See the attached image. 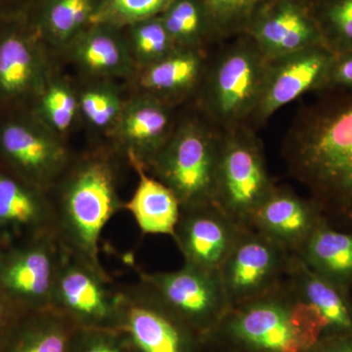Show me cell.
<instances>
[{
    "label": "cell",
    "mask_w": 352,
    "mask_h": 352,
    "mask_svg": "<svg viewBox=\"0 0 352 352\" xmlns=\"http://www.w3.org/2000/svg\"><path fill=\"white\" fill-rule=\"evenodd\" d=\"M324 91L289 135L287 157L326 221L352 233V89Z\"/></svg>",
    "instance_id": "cell-1"
},
{
    "label": "cell",
    "mask_w": 352,
    "mask_h": 352,
    "mask_svg": "<svg viewBox=\"0 0 352 352\" xmlns=\"http://www.w3.org/2000/svg\"><path fill=\"white\" fill-rule=\"evenodd\" d=\"M117 173L107 153H89L71 162L51 188L54 232L65 251L101 263L102 231L124 208Z\"/></svg>",
    "instance_id": "cell-2"
},
{
    "label": "cell",
    "mask_w": 352,
    "mask_h": 352,
    "mask_svg": "<svg viewBox=\"0 0 352 352\" xmlns=\"http://www.w3.org/2000/svg\"><path fill=\"white\" fill-rule=\"evenodd\" d=\"M328 329L324 317L288 281L230 308L217 332L250 352H310Z\"/></svg>",
    "instance_id": "cell-3"
},
{
    "label": "cell",
    "mask_w": 352,
    "mask_h": 352,
    "mask_svg": "<svg viewBox=\"0 0 352 352\" xmlns=\"http://www.w3.org/2000/svg\"><path fill=\"white\" fill-rule=\"evenodd\" d=\"M219 135L198 120H185L148 170L175 194L182 210L214 204Z\"/></svg>",
    "instance_id": "cell-4"
},
{
    "label": "cell",
    "mask_w": 352,
    "mask_h": 352,
    "mask_svg": "<svg viewBox=\"0 0 352 352\" xmlns=\"http://www.w3.org/2000/svg\"><path fill=\"white\" fill-rule=\"evenodd\" d=\"M274 188L258 140L241 126L219 136L214 204L244 228Z\"/></svg>",
    "instance_id": "cell-5"
},
{
    "label": "cell",
    "mask_w": 352,
    "mask_h": 352,
    "mask_svg": "<svg viewBox=\"0 0 352 352\" xmlns=\"http://www.w3.org/2000/svg\"><path fill=\"white\" fill-rule=\"evenodd\" d=\"M270 61L254 41L234 46L224 52L208 76L206 106L215 122L229 127L256 111L263 94Z\"/></svg>",
    "instance_id": "cell-6"
},
{
    "label": "cell",
    "mask_w": 352,
    "mask_h": 352,
    "mask_svg": "<svg viewBox=\"0 0 352 352\" xmlns=\"http://www.w3.org/2000/svg\"><path fill=\"white\" fill-rule=\"evenodd\" d=\"M139 278L201 339L217 332L230 310L219 270L185 263L170 272H140Z\"/></svg>",
    "instance_id": "cell-7"
},
{
    "label": "cell",
    "mask_w": 352,
    "mask_h": 352,
    "mask_svg": "<svg viewBox=\"0 0 352 352\" xmlns=\"http://www.w3.org/2000/svg\"><path fill=\"white\" fill-rule=\"evenodd\" d=\"M119 302L120 288L113 286L101 263L64 251L53 287L52 308L80 328L116 329Z\"/></svg>",
    "instance_id": "cell-8"
},
{
    "label": "cell",
    "mask_w": 352,
    "mask_h": 352,
    "mask_svg": "<svg viewBox=\"0 0 352 352\" xmlns=\"http://www.w3.org/2000/svg\"><path fill=\"white\" fill-rule=\"evenodd\" d=\"M116 329L135 352H196L201 339L140 280L120 287Z\"/></svg>",
    "instance_id": "cell-9"
},
{
    "label": "cell",
    "mask_w": 352,
    "mask_h": 352,
    "mask_svg": "<svg viewBox=\"0 0 352 352\" xmlns=\"http://www.w3.org/2000/svg\"><path fill=\"white\" fill-rule=\"evenodd\" d=\"M0 155L14 175L47 192L71 163L62 138L34 116H17L0 124Z\"/></svg>",
    "instance_id": "cell-10"
},
{
    "label": "cell",
    "mask_w": 352,
    "mask_h": 352,
    "mask_svg": "<svg viewBox=\"0 0 352 352\" xmlns=\"http://www.w3.org/2000/svg\"><path fill=\"white\" fill-rule=\"evenodd\" d=\"M291 256L258 231L244 229L219 270L230 307L276 288L287 274Z\"/></svg>",
    "instance_id": "cell-11"
},
{
    "label": "cell",
    "mask_w": 352,
    "mask_h": 352,
    "mask_svg": "<svg viewBox=\"0 0 352 352\" xmlns=\"http://www.w3.org/2000/svg\"><path fill=\"white\" fill-rule=\"evenodd\" d=\"M64 248L54 231L32 238L31 244L0 259V289L28 312L52 308V292Z\"/></svg>",
    "instance_id": "cell-12"
},
{
    "label": "cell",
    "mask_w": 352,
    "mask_h": 352,
    "mask_svg": "<svg viewBox=\"0 0 352 352\" xmlns=\"http://www.w3.org/2000/svg\"><path fill=\"white\" fill-rule=\"evenodd\" d=\"M335 54L317 45L271 60L263 94L254 113L264 122L287 104L311 90H323Z\"/></svg>",
    "instance_id": "cell-13"
},
{
    "label": "cell",
    "mask_w": 352,
    "mask_h": 352,
    "mask_svg": "<svg viewBox=\"0 0 352 352\" xmlns=\"http://www.w3.org/2000/svg\"><path fill=\"white\" fill-rule=\"evenodd\" d=\"M244 229L214 204H210L182 210L173 238L185 263L219 270Z\"/></svg>",
    "instance_id": "cell-14"
},
{
    "label": "cell",
    "mask_w": 352,
    "mask_h": 352,
    "mask_svg": "<svg viewBox=\"0 0 352 352\" xmlns=\"http://www.w3.org/2000/svg\"><path fill=\"white\" fill-rule=\"evenodd\" d=\"M171 126L170 108L163 99L144 92L126 101L111 132L129 163L147 170L170 139Z\"/></svg>",
    "instance_id": "cell-15"
},
{
    "label": "cell",
    "mask_w": 352,
    "mask_h": 352,
    "mask_svg": "<svg viewBox=\"0 0 352 352\" xmlns=\"http://www.w3.org/2000/svg\"><path fill=\"white\" fill-rule=\"evenodd\" d=\"M324 220L312 199L274 187L254 212L251 228L289 254H298Z\"/></svg>",
    "instance_id": "cell-16"
},
{
    "label": "cell",
    "mask_w": 352,
    "mask_h": 352,
    "mask_svg": "<svg viewBox=\"0 0 352 352\" xmlns=\"http://www.w3.org/2000/svg\"><path fill=\"white\" fill-rule=\"evenodd\" d=\"M252 36L268 61L325 45L314 14L291 0H282L270 8H263L252 22Z\"/></svg>",
    "instance_id": "cell-17"
},
{
    "label": "cell",
    "mask_w": 352,
    "mask_h": 352,
    "mask_svg": "<svg viewBox=\"0 0 352 352\" xmlns=\"http://www.w3.org/2000/svg\"><path fill=\"white\" fill-rule=\"evenodd\" d=\"M51 74L38 39L18 28L0 34V101L34 97Z\"/></svg>",
    "instance_id": "cell-18"
},
{
    "label": "cell",
    "mask_w": 352,
    "mask_h": 352,
    "mask_svg": "<svg viewBox=\"0 0 352 352\" xmlns=\"http://www.w3.org/2000/svg\"><path fill=\"white\" fill-rule=\"evenodd\" d=\"M120 30L104 24L88 25L65 51L78 68L95 78H131L138 68Z\"/></svg>",
    "instance_id": "cell-19"
},
{
    "label": "cell",
    "mask_w": 352,
    "mask_h": 352,
    "mask_svg": "<svg viewBox=\"0 0 352 352\" xmlns=\"http://www.w3.org/2000/svg\"><path fill=\"white\" fill-rule=\"evenodd\" d=\"M287 275L298 296L327 321V336L352 333L351 292L315 272L296 254H292Z\"/></svg>",
    "instance_id": "cell-20"
},
{
    "label": "cell",
    "mask_w": 352,
    "mask_h": 352,
    "mask_svg": "<svg viewBox=\"0 0 352 352\" xmlns=\"http://www.w3.org/2000/svg\"><path fill=\"white\" fill-rule=\"evenodd\" d=\"M29 229L34 236L54 231L50 192L0 170V228Z\"/></svg>",
    "instance_id": "cell-21"
},
{
    "label": "cell",
    "mask_w": 352,
    "mask_h": 352,
    "mask_svg": "<svg viewBox=\"0 0 352 352\" xmlns=\"http://www.w3.org/2000/svg\"><path fill=\"white\" fill-rule=\"evenodd\" d=\"M0 342V352H71L78 326L54 308L27 312Z\"/></svg>",
    "instance_id": "cell-22"
},
{
    "label": "cell",
    "mask_w": 352,
    "mask_h": 352,
    "mask_svg": "<svg viewBox=\"0 0 352 352\" xmlns=\"http://www.w3.org/2000/svg\"><path fill=\"white\" fill-rule=\"evenodd\" d=\"M139 182L131 200L124 204L144 234L173 237L182 214L177 197L163 182L148 175L140 164H131Z\"/></svg>",
    "instance_id": "cell-23"
},
{
    "label": "cell",
    "mask_w": 352,
    "mask_h": 352,
    "mask_svg": "<svg viewBox=\"0 0 352 352\" xmlns=\"http://www.w3.org/2000/svg\"><path fill=\"white\" fill-rule=\"evenodd\" d=\"M296 254L308 267L351 293V232L335 228L324 220Z\"/></svg>",
    "instance_id": "cell-24"
},
{
    "label": "cell",
    "mask_w": 352,
    "mask_h": 352,
    "mask_svg": "<svg viewBox=\"0 0 352 352\" xmlns=\"http://www.w3.org/2000/svg\"><path fill=\"white\" fill-rule=\"evenodd\" d=\"M203 56L197 48L177 47L141 69L139 83L146 94L163 99L187 94L200 80Z\"/></svg>",
    "instance_id": "cell-25"
},
{
    "label": "cell",
    "mask_w": 352,
    "mask_h": 352,
    "mask_svg": "<svg viewBox=\"0 0 352 352\" xmlns=\"http://www.w3.org/2000/svg\"><path fill=\"white\" fill-rule=\"evenodd\" d=\"M102 0H45L39 30L54 47L66 50L74 39L91 25Z\"/></svg>",
    "instance_id": "cell-26"
},
{
    "label": "cell",
    "mask_w": 352,
    "mask_h": 352,
    "mask_svg": "<svg viewBox=\"0 0 352 352\" xmlns=\"http://www.w3.org/2000/svg\"><path fill=\"white\" fill-rule=\"evenodd\" d=\"M36 99L34 117L62 138L80 113L78 92L63 78L50 75Z\"/></svg>",
    "instance_id": "cell-27"
},
{
    "label": "cell",
    "mask_w": 352,
    "mask_h": 352,
    "mask_svg": "<svg viewBox=\"0 0 352 352\" xmlns=\"http://www.w3.org/2000/svg\"><path fill=\"white\" fill-rule=\"evenodd\" d=\"M160 17L176 47H198L210 25L203 0H173Z\"/></svg>",
    "instance_id": "cell-28"
},
{
    "label": "cell",
    "mask_w": 352,
    "mask_h": 352,
    "mask_svg": "<svg viewBox=\"0 0 352 352\" xmlns=\"http://www.w3.org/2000/svg\"><path fill=\"white\" fill-rule=\"evenodd\" d=\"M78 98L80 115L94 129L101 131H112L126 103L119 88L102 78L82 88Z\"/></svg>",
    "instance_id": "cell-29"
},
{
    "label": "cell",
    "mask_w": 352,
    "mask_h": 352,
    "mask_svg": "<svg viewBox=\"0 0 352 352\" xmlns=\"http://www.w3.org/2000/svg\"><path fill=\"white\" fill-rule=\"evenodd\" d=\"M127 29V44L138 69L156 63L177 48L160 16L141 21Z\"/></svg>",
    "instance_id": "cell-30"
},
{
    "label": "cell",
    "mask_w": 352,
    "mask_h": 352,
    "mask_svg": "<svg viewBox=\"0 0 352 352\" xmlns=\"http://www.w3.org/2000/svg\"><path fill=\"white\" fill-rule=\"evenodd\" d=\"M312 14L336 56L352 52V0H319Z\"/></svg>",
    "instance_id": "cell-31"
},
{
    "label": "cell",
    "mask_w": 352,
    "mask_h": 352,
    "mask_svg": "<svg viewBox=\"0 0 352 352\" xmlns=\"http://www.w3.org/2000/svg\"><path fill=\"white\" fill-rule=\"evenodd\" d=\"M173 0H102L92 18V24H104L122 29L157 17Z\"/></svg>",
    "instance_id": "cell-32"
},
{
    "label": "cell",
    "mask_w": 352,
    "mask_h": 352,
    "mask_svg": "<svg viewBox=\"0 0 352 352\" xmlns=\"http://www.w3.org/2000/svg\"><path fill=\"white\" fill-rule=\"evenodd\" d=\"M210 25L219 32L248 27L261 12L267 0H203Z\"/></svg>",
    "instance_id": "cell-33"
},
{
    "label": "cell",
    "mask_w": 352,
    "mask_h": 352,
    "mask_svg": "<svg viewBox=\"0 0 352 352\" xmlns=\"http://www.w3.org/2000/svg\"><path fill=\"white\" fill-rule=\"evenodd\" d=\"M71 352H135L118 329L78 328Z\"/></svg>",
    "instance_id": "cell-34"
},
{
    "label": "cell",
    "mask_w": 352,
    "mask_h": 352,
    "mask_svg": "<svg viewBox=\"0 0 352 352\" xmlns=\"http://www.w3.org/2000/svg\"><path fill=\"white\" fill-rule=\"evenodd\" d=\"M330 89H352V52L335 55L323 91Z\"/></svg>",
    "instance_id": "cell-35"
},
{
    "label": "cell",
    "mask_w": 352,
    "mask_h": 352,
    "mask_svg": "<svg viewBox=\"0 0 352 352\" xmlns=\"http://www.w3.org/2000/svg\"><path fill=\"white\" fill-rule=\"evenodd\" d=\"M310 352H352V333L327 336Z\"/></svg>",
    "instance_id": "cell-36"
},
{
    "label": "cell",
    "mask_w": 352,
    "mask_h": 352,
    "mask_svg": "<svg viewBox=\"0 0 352 352\" xmlns=\"http://www.w3.org/2000/svg\"><path fill=\"white\" fill-rule=\"evenodd\" d=\"M17 320L10 308L0 302V342L6 337L14 323Z\"/></svg>",
    "instance_id": "cell-37"
},
{
    "label": "cell",
    "mask_w": 352,
    "mask_h": 352,
    "mask_svg": "<svg viewBox=\"0 0 352 352\" xmlns=\"http://www.w3.org/2000/svg\"><path fill=\"white\" fill-rule=\"evenodd\" d=\"M308 1H314V2H317V1H319V0H308Z\"/></svg>",
    "instance_id": "cell-38"
},
{
    "label": "cell",
    "mask_w": 352,
    "mask_h": 352,
    "mask_svg": "<svg viewBox=\"0 0 352 352\" xmlns=\"http://www.w3.org/2000/svg\"><path fill=\"white\" fill-rule=\"evenodd\" d=\"M351 295H352V292H351Z\"/></svg>",
    "instance_id": "cell-39"
}]
</instances>
